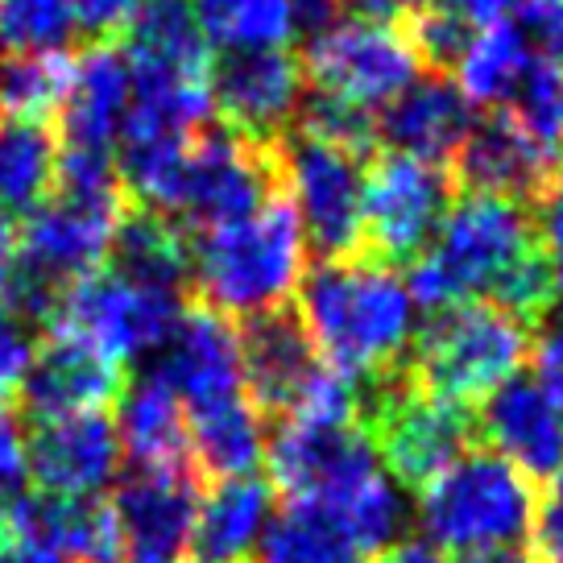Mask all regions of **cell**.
I'll return each instance as SVG.
<instances>
[{"instance_id":"74e56055","label":"cell","mask_w":563,"mask_h":563,"mask_svg":"<svg viewBox=\"0 0 563 563\" xmlns=\"http://www.w3.org/2000/svg\"><path fill=\"white\" fill-rule=\"evenodd\" d=\"M302 133H311L319 141H332L340 150H352V154H369L373 141H377V121L373 112H361V108L344 104V100H332L323 91H311L299 108V121H295Z\"/></svg>"},{"instance_id":"4316f807","label":"cell","mask_w":563,"mask_h":563,"mask_svg":"<svg viewBox=\"0 0 563 563\" xmlns=\"http://www.w3.org/2000/svg\"><path fill=\"white\" fill-rule=\"evenodd\" d=\"M187 448L195 456V468L216 481L257 473L269 452L265 415L253 406L249 394L187 410Z\"/></svg>"},{"instance_id":"5bb4252c","label":"cell","mask_w":563,"mask_h":563,"mask_svg":"<svg viewBox=\"0 0 563 563\" xmlns=\"http://www.w3.org/2000/svg\"><path fill=\"white\" fill-rule=\"evenodd\" d=\"M211 112H220L224 129L249 141L274 145L290 133L307 100V70L286 46L269 51H229L208 67Z\"/></svg>"},{"instance_id":"f546056e","label":"cell","mask_w":563,"mask_h":563,"mask_svg":"<svg viewBox=\"0 0 563 563\" xmlns=\"http://www.w3.org/2000/svg\"><path fill=\"white\" fill-rule=\"evenodd\" d=\"M262 563H373L369 551L352 539V530L319 501H286V510L269 518Z\"/></svg>"},{"instance_id":"b9f144b4","label":"cell","mask_w":563,"mask_h":563,"mask_svg":"<svg viewBox=\"0 0 563 563\" xmlns=\"http://www.w3.org/2000/svg\"><path fill=\"white\" fill-rule=\"evenodd\" d=\"M30 356H34L30 328L18 323V319L0 307V410H4V402L18 394L21 373H25V365H30Z\"/></svg>"},{"instance_id":"bcb514c9","label":"cell","mask_w":563,"mask_h":563,"mask_svg":"<svg viewBox=\"0 0 563 563\" xmlns=\"http://www.w3.org/2000/svg\"><path fill=\"white\" fill-rule=\"evenodd\" d=\"M431 4L443 9L452 21H460L468 34H481L489 25L510 21V9H514V0H431Z\"/></svg>"},{"instance_id":"4fadbf2b","label":"cell","mask_w":563,"mask_h":563,"mask_svg":"<svg viewBox=\"0 0 563 563\" xmlns=\"http://www.w3.org/2000/svg\"><path fill=\"white\" fill-rule=\"evenodd\" d=\"M124 216V195H46L18 232V262L67 290L75 278L104 269L117 224Z\"/></svg>"},{"instance_id":"e0dca14e","label":"cell","mask_w":563,"mask_h":563,"mask_svg":"<svg viewBox=\"0 0 563 563\" xmlns=\"http://www.w3.org/2000/svg\"><path fill=\"white\" fill-rule=\"evenodd\" d=\"M117 422L104 410L37 419L30 427V476L51 497H100L121 473Z\"/></svg>"},{"instance_id":"7dc6e473","label":"cell","mask_w":563,"mask_h":563,"mask_svg":"<svg viewBox=\"0 0 563 563\" xmlns=\"http://www.w3.org/2000/svg\"><path fill=\"white\" fill-rule=\"evenodd\" d=\"M0 563H63L51 547H42L37 539H30L25 530H18L4 510H0Z\"/></svg>"},{"instance_id":"f1b7e54d","label":"cell","mask_w":563,"mask_h":563,"mask_svg":"<svg viewBox=\"0 0 563 563\" xmlns=\"http://www.w3.org/2000/svg\"><path fill=\"white\" fill-rule=\"evenodd\" d=\"M108 265L129 282L183 295V286L191 282V241L162 211L124 208L108 249Z\"/></svg>"},{"instance_id":"ffe728a7","label":"cell","mask_w":563,"mask_h":563,"mask_svg":"<svg viewBox=\"0 0 563 563\" xmlns=\"http://www.w3.org/2000/svg\"><path fill=\"white\" fill-rule=\"evenodd\" d=\"M241 365H245V394L257 410L295 415L316 377L328 365L302 328L299 311L282 307L269 316L245 319L241 328Z\"/></svg>"},{"instance_id":"7402d4cb","label":"cell","mask_w":563,"mask_h":563,"mask_svg":"<svg viewBox=\"0 0 563 563\" xmlns=\"http://www.w3.org/2000/svg\"><path fill=\"white\" fill-rule=\"evenodd\" d=\"M133 104V70L124 51L96 42L75 58L67 100L58 108L63 117V145L67 150H100L117 154L124 117Z\"/></svg>"},{"instance_id":"d590c367","label":"cell","mask_w":563,"mask_h":563,"mask_svg":"<svg viewBox=\"0 0 563 563\" xmlns=\"http://www.w3.org/2000/svg\"><path fill=\"white\" fill-rule=\"evenodd\" d=\"M75 37L70 0H0V51H67Z\"/></svg>"},{"instance_id":"d4e9b609","label":"cell","mask_w":563,"mask_h":563,"mask_svg":"<svg viewBox=\"0 0 563 563\" xmlns=\"http://www.w3.org/2000/svg\"><path fill=\"white\" fill-rule=\"evenodd\" d=\"M4 518L42 547H51L63 563H117V527L100 497H51L25 493Z\"/></svg>"},{"instance_id":"ee69618b","label":"cell","mask_w":563,"mask_h":563,"mask_svg":"<svg viewBox=\"0 0 563 563\" xmlns=\"http://www.w3.org/2000/svg\"><path fill=\"white\" fill-rule=\"evenodd\" d=\"M530 539L539 543L543 560L563 563V473L551 476V489H547V497L539 501V510H534Z\"/></svg>"},{"instance_id":"836d02e7","label":"cell","mask_w":563,"mask_h":563,"mask_svg":"<svg viewBox=\"0 0 563 563\" xmlns=\"http://www.w3.org/2000/svg\"><path fill=\"white\" fill-rule=\"evenodd\" d=\"M208 46L224 51H269L286 46L299 21L290 0H191Z\"/></svg>"},{"instance_id":"30bf717a","label":"cell","mask_w":563,"mask_h":563,"mask_svg":"<svg viewBox=\"0 0 563 563\" xmlns=\"http://www.w3.org/2000/svg\"><path fill=\"white\" fill-rule=\"evenodd\" d=\"M278 191L274 145L249 141L232 129H199L187 141L183 175H178L175 211L187 224L220 229L262 211Z\"/></svg>"},{"instance_id":"9a60e30c","label":"cell","mask_w":563,"mask_h":563,"mask_svg":"<svg viewBox=\"0 0 563 563\" xmlns=\"http://www.w3.org/2000/svg\"><path fill=\"white\" fill-rule=\"evenodd\" d=\"M199 485L195 468H133L112 493L117 560L124 563H187Z\"/></svg>"},{"instance_id":"277c9868","label":"cell","mask_w":563,"mask_h":563,"mask_svg":"<svg viewBox=\"0 0 563 563\" xmlns=\"http://www.w3.org/2000/svg\"><path fill=\"white\" fill-rule=\"evenodd\" d=\"M539 493L527 473L493 448L460 452L440 476L422 485L415 501L427 543L443 555H489V551H518L534 530Z\"/></svg>"},{"instance_id":"60d3db41","label":"cell","mask_w":563,"mask_h":563,"mask_svg":"<svg viewBox=\"0 0 563 563\" xmlns=\"http://www.w3.org/2000/svg\"><path fill=\"white\" fill-rule=\"evenodd\" d=\"M534 236H543V257L551 265L555 290L563 295V170L547 178V187L539 191V216H534Z\"/></svg>"},{"instance_id":"8d00e7d4","label":"cell","mask_w":563,"mask_h":563,"mask_svg":"<svg viewBox=\"0 0 563 563\" xmlns=\"http://www.w3.org/2000/svg\"><path fill=\"white\" fill-rule=\"evenodd\" d=\"M506 112L518 121V129H522L530 141H539L551 158H560L563 154V75L560 70L543 67V63L534 58L527 75L518 79L514 96L506 100Z\"/></svg>"},{"instance_id":"cb8c5ba5","label":"cell","mask_w":563,"mask_h":563,"mask_svg":"<svg viewBox=\"0 0 563 563\" xmlns=\"http://www.w3.org/2000/svg\"><path fill=\"white\" fill-rule=\"evenodd\" d=\"M555 162L539 141H530L510 112H497L473 124L468 141L460 145L456 166L468 191L506 195V199H527L547 187L555 175Z\"/></svg>"},{"instance_id":"7a4b0ae2","label":"cell","mask_w":563,"mask_h":563,"mask_svg":"<svg viewBox=\"0 0 563 563\" xmlns=\"http://www.w3.org/2000/svg\"><path fill=\"white\" fill-rule=\"evenodd\" d=\"M539 253L534 220L522 199L464 191L452 199L431 245L410 262V295L422 311L493 299L522 262Z\"/></svg>"},{"instance_id":"f907efd6","label":"cell","mask_w":563,"mask_h":563,"mask_svg":"<svg viewBox=\"0 0 563 563\" xmlns=\"http://www.w3.org/2000/svg\"><path fill=\"white\" fill-rule=\"evenodd\" d=\"M13 265H18V232L9 224V216H0V302H4V286H9Z\"/></svg>"},{"instance_id":"7c38bea8","label":"cell","mask_w":563,"mask_h":563,"mask_svg":"<svg viewBox=\"0 0 563 563\" xmlns=\"http://www.w3.org/2000/svg\"><path fill=\"white\" fill-rule=\"evenodd\" d=\"M269 485L290 501H319L332 506L361 481L382 473L386 464L377 456V443L361 422H311L286 419L265 452Z\"/></svg>"},{"instance_id":"7bdbcfd3","label":"cell","mask_w":563,"mask_h":563,"mask_svg":"<svg viewBox=\"0 0 563 563\" xmlns=\"http://www.w3.org/2000/svg\"><path fill=\"white\" fill-rule=\"evenodd\" d=\"M141 4L145 0H70V9H75V30H84L88 37H112V34H124L129 30V21L141 13Z\"/></svg>"},{"instance_id":"9c48e42d","label":"cell","mask_w":563,"mask_h":563,"mask_svg":"<svg viewBox=\"0 0 563 563\" xmlns=\"http://www.w3.org/2000/svg\"><path fill=\"white\" fill-rule=\"evenodd\" d=\"M178 316H183V295L175 290L141 286L121 278L117 269H91L63 290L51 332L75 335L112 356L117 365H129L145 356L154 361Z\"/></svg>"},{"instance_id":"816d5d0a","label":"cell","mask_w":563,"mask_h":563,"mask_svg":"<svg viewBox=\"0 0 563 563\" xmlns=\"http://www.w3.org/2000/svg\"><path fill=\"white\" fill-rule=\"evenodd\" d=\"M382 563H448V555L435 551L431 543H398L394 551L382 555Z\"/></svg>"},{"instance_id":"603a6c76","label":"cell","mask_w":563,"mask_h":563,"mask_svg":"<svg viewBox=\"0 0 563 563\" xmlns=\"http://www.w3.org/2000/svg\"><path fill=\"white\" fill-rule=\"evenodd\" d=\"M274 518V485L265 476H224L195 506L187 563H249Z\"/></svg>"},{"instance_id":"ab89813d","label":"cell","mask_w":563,"mask_h":563,"mask_svg":"<svg viewBox=\"0 0 563 563\" xmlns=\"http://www.w3.org/2000/svg\"><path fill=\"white\" fill-rule=\"evenodd\" d=\"M30 485V431L9 410H0V510L25 497Z\"/></svg>"},{"instance_id":"484cf974","label":"cell","mask_w":563,"mask_h":563,"mask_svg":"<svg viewBox=\"0 0 563 563\" xmlns=\"http://www.w3.org/2000/svg\"><path fill=\"white\" fill-rule=\"evenodd\" d=\"M117 402V440L133 456V468H191L187 410L158 373L133 377Z\"/></svg>"},{"instance_id":"f5cc1de1","label":"cell","mask_w":563,"mask_h":563,"mask_svg":"<svg viewBox=\"0 0 563 563\" xmlns=\"http://www.w3.org/2000/svg\"><path fill=\"white\" fill-rule=\"evenodd\" d=\"M464 563H530L522 551H489V555H468Z\"/></svg>"},{"instance_id":"d6a6232c","label":"cell","mask_w":563,"mask_h":563,"mask_svg":"<svg viewBox=\"0 0 563 563\" xmlns=\"http://www.w3.org/2000/svg\"><path fill=\"white\" fill-rule=\"evenodd\" d=\"M534 54L510 21L489 25L468 37L464 54L456 58V84L468 96V104H506L518 88V79L530 70Z\"/></svg>"},{"instance_id":"ba28073f","label":"cell","mask_w":563,"mask_h":563,"mask_svg":"<svg viewBox=\"0 0 563 563\" xmlns=\"http://www.w3.org/2000/svg\"><path fill=\"white\" fill-rule=\"evenodd\" d=\"M302 70L323 96L344 100L361 112H382L398 91L419 79L422 58L410 46L406 25L356 13L328 21L311 34Z\"/></svg>"},{"instance_id":"6da1fadb","label":"cell","mask_w":563,"mask_h":563,"mask_svg":"<svg viewBox=\"0 0 563 563\" xmlns=\"http://www.w3.org/2000/svg\"><path fill=\"white\" fill-rule=\"evenodd\" d=\"M299 319L323 365L356 386L406 369L419 302L398 265L377 257H323L299 286Z\"/></svg>"},{"instance_id":"2e32d148","label":"cell","mask_w":563,"mask_h":563,"mask_svg":"<svg viewBox=\"0 0 563 563\" xmlns=\"http://www.w3.org/2000/svg\"><path fill=\"white\" fill-rule=\"evenodd\" d=\"M166 386L178 394L183 410L224 402L245 394V365H241V328L211 307H183L166 344L154 352V365Z\"/></svg>"},{"instance_id":"5b68a950","label":"cell","mask_w":563,"mask_h":563,"mask_svg":"<svg viewBox=\"0 0 563 563\" xmlns=\"http://www.w3.org/2000/svg\"><path fill=\"white\" fill-rule=\"evenodd\" d=\"M530 356L527 323L497 302H460L435 311L415 332L406 373L410 382L448 402H485L493 389L522 373Z\"/></svg>"},{"instance_id":"3957f363","label":"cell","mask_w":563,"mask_h":563,"mask_svg":"<svg viewBox=\"0 0 563 563\" xmlns=\"http://www.w3.org/2000/svg\"><path fill=\"white\" fill-rule=\"evenodd\" d=\"M307 278V236L290 203L269 199L262 211L203 229L191 241V286L203 307L224 319L282 311Z\"/></svg>"},{"instance_id":"c3c4849f","label":"cell","mask_w":563,"mask_h":563,"mask_svg":"<svg viewBox=\"0 0 563 563\" xmlns=\"http://www.w3.org/2000/svg\"><path fill=\"white\" fill-rule=\"evenodd\" d=\"M290 9H295V21H299V30H323L328 21L340 18V9H344V0H290Z\"/></svg>"},{"instance_id":"4dcf8cb0","label":"cell","mask_w":563,"mask_h":563,"mask_svg":"<svg viewBox=\"0 0 563 563\" xmlns=\"http://www.w3.org/2000/svg\"><path fill=\"white\" fill-rule=\"evenodd\" d=\"M58 141L42 121L0 117V216H30L54 191Z\"/></svg>"},{"instance_id":"f35d334b","label":"cell","mask_w":563,"mask_h":563,"mask_svg":"<svg viewBox=\"0 0 563 563\" xmlns=\"http://www.w3.org/2000/svg\"><path fill=\"white\" fill-rule=\"evenodd\" d=\"M510 25L543 67L563 75V0H514Z\"/></svg>"},{"instance_id":"83f0119b","label":"cell","mask_w":563,"mask_h":563,"mask_svg":"<svg viewBox=\"0 0 563 563\" xmlns=\"http://www.w3.org/2000/svg\"><path fill=\"white\" fill-rule=\"evenodd\" d=\"M208 51L191 0H145L124 30V58L137 75H208Z\"/></svg>"},{"instance_id":"ac0fdd59","label":"cell","mask_w":563,"mask_h":563,"mask_svg":"<svg viewBox=\"0 0 563 563\" xmlns=\"http://www.w3.org/2000/svg\"><path fill=\"white\" fill-rule=\"evenodd\" d=\"M124 389V365L100 349H91L75 335L54 332L42 349H34L30 365L21 373V410L25 419H63V415H88L117 402Z\"/></svg>"},{"instance_id":"8fae6325","label":"cell","mask_w":563,"mask_h":563,"mask_svg":"<svg viewBox=\"0 0 563 563\" xmlns=\"http://www.w3.org/2000/svg\"><path fill=\"white\" fill-rule=\"evenodd\" d=\"M448 208H452V175L443 170V162L386 154L365 178L361 241L377 262H415L440 232Z\"/></svg>"},{"instance_id":"d6986e66","label":"cell","mask_w":563,"mask_h":563,"mask_svg":"<svg viewBox=\"0 0 563 563\" xmlns=\"http://www.w3.org/2000/svg\"><path fill=\"white\" fill-rule=\"evenodd\" d=\"M476 431L530 481L563 473V406L539 377L518 373L481 406Z\"/></svg>"},{"instance_id":"f6af8a7d","label":"cell","mask_w":563,"mask_h":563,"mask_svg":"<svg viewBox=\"0 0 563 563\" xmlns=\"http://www.w3.org/2000/svg\"><path fill=\"white\" fill-rule=\"evenodd\" d=\"M530 352H534V369H539L534 377H539L563 406V316L547 319V328L539 332V340L530 344Z\"/></svg>"},{"instance_id":"52a82bcc","label":"cell","mask_w":563,"mask_h":563,"mask_svg":"<svg viewBox=\"0 0 563 563\" xmlns=\"http://www.w3.org/2000/svg\"><path fill=\"white\" fill-rule=\"evenodd\" d=\"M274 166L307 245L319 257H349L361 245V224H365L369 170L361 154L290 129L274 141Z\"/></svg>"},{"instance_id":"e575fe53","label":"cell","mask_w":563,"mask_h":563,"mask_svg":"<svg viewBox=\"0 0 563 563\" xmlns=\"http://www.w3.org/2000/svg\"><path fill=\"white\" fill-rule=\"evenodd\" d=\"M75 58L67 51L4 54L0 63V112L21 121H42L63 108Z\"/></svg>"},{"instance_id":"44dd1931","label":"cell","mask_w":563,"mask_h":563,"mask_svg":"<svg viewBox=\"0 0 563 563\" xmlns=\"http://www.w3.org/2000/svg\"><path fill=\"white\" fill-rule=\"evenodd\" d=\"M476 124V108L460 91L456 79L443 70L419 75L406 91H398L382 117H377V137L394 145V154H410L422 162H448L460 154Z\"/></svg>"},{"instance_id":"1f68e13d","label":"cell","mask_w":563,"mask_h":563,"mask_svg":"<svg viewBox=\"0 0 563 563\" xmlns=\"http://www.w3.org/2000/svg\"><path fill=\"white\" fill-rule=\"evenodd\" d=\"M328 510L352 530V539L369 551V560L406 543V530L415 522V501L406 497V485L389 468L361 481L356 489L332 501Z\"/></svg>"},{"instance_id":"681fc988","label":"cell","mask_w":563,"mask_h":563,"mask_svg":"<svg viewBox=\"0 0 563 563\" xmlns=\"http://www.w3.org/2000/svg\"><path fill=\"white\" fill-rule=\"evenodd\" d=\"M361 9V18H377V21H398L419 13L427 0H352Z\"/></svg>"},{"instance_id":"8992f818","label":"cell","mask_w":563,"mask_h":563,"mask_svg":"<svg viewBox=\"0 0 563 563\" xmlns=\"http://www.w3.org/2000/svg\"><path fill=\"white\" fill-rule=\"evenodd\" d=\"M361 427L377 443V456L402 485H427L460 452L473 448L476 419L468 406L435 398L398 369L361 386Z\"/></svg>"}]
</instances>
